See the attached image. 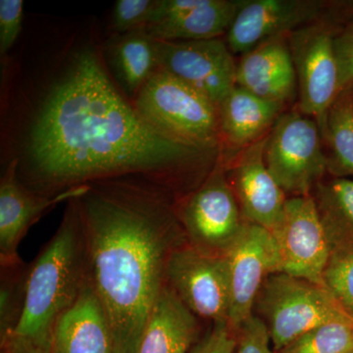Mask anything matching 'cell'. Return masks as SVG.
Here are the masks:
<instances>
[{
	"label": "cell",
	"instance_id": "ac0fdd59",
	"mask_svg": "<svg viewBox=\"0 0 353 353\" xmlns=\"http://www.w3.org/2000/svg\"><path fill=\"white\" fill-rule=\"evenodd\" d=\"M50 353H116L108 316L88 278L55 325Z\"/></svg>",
	"mask_w": 353,
	"mask_h": 353
},
{
	"label": "cell",
	"instance_id": "30bf717a",
	"mask_svg": "<svg viewBox=\"0 0 353 353\" xmlns=\"http://www.w3.org/2000/svg\"><path fill=\"white\" fill-rule=\"evenodd\" d=\"M272 234L281 272L324 285L323 274L332 250L312 194L288 199L284 219Z\"/></svg>",
	"mask_w": 353,
	"mask_h": 353
},
{
	"label": "cell",
	"instance_id": "5bb4252c",
	"mask_svg": "<svg viewBox=\"0 0 353 353\" xmlns=\"http://www.w3.org/2000/svg\"><path fill=\"white\" fill-rule=\"evenodd\" d=\"M321 8V2L314 0H246L227 32L228 48L233 54L245 55L314 23Z\"/></svg>",
	"mask_w": 353,
	"mask_h": 353
},
{
	"label": "cell",
	"instance_id": "4fadbf2b",
	"mask_svg": "<svg viewBox=\"0 0 353 353\" xmlns=\"http://www.w3.org/2000/svg\"><path fill=\"white\" fill-rule=\"evenodd\" d=\"M17 160L10 159L0 181V264L1 268L23 264L18 253L22 239L46 211L61 201L82 196L88 185L46 196L34 192L21 182Z\"/></svg>",
	"mask_w": 353,
	"mask_h": 353
},
{
	"label": "cell",
	"instance_id": "ffe728a7",
	"mask_svg": "<svg viewBox=\"0 0 353 353\" xmlns=\"http://www.w3.org/2000/svg\"><path fill=\"white\" fill-rule=\"evenodd\" d=\"M284 108L236 85L218 108L222 145L241 150L265 138Z\"/></svg>",
	"mask_w": 353,
	"mask_h": 353
},
{
	"label": "cell",
	"instance_id": "4dcf8cb0",
	"mask_svg": "<svg viewBox=\"0 0 353 353\" xmlns=\"http://www.w3.org/2000/svg\"><path fill=\"white\" fill-rule=\"evenodd\" d=\"M236 334L227 321L213 323L212 328L189 353H234Z\"/></svg>",
	"mask_w": 353,
	"mask_h": 353
},
{
	"label": "cell",
	"instance_id": "8992f818",
	"mask_svg": "<svg viewBox=\"0 0 353 353\" xmlns=\"http://www.w3.org/2000/svg\"><path fill=\"white\" fill-rule=\"evenodd\" d=\"M175 208L187 243L212 256H225L248 223L228 179L222 154L196 189L175 202Z\"/></svg>",
	"mask_w": 353,
	"mask_h": 353
},
{
	"label": "cell",
	"instance_id": "cb8c5ba5",
	"mask_svg": "<svg viewBox=\"0 0 353 353\" xmlns=\"http://www.w3.org/2000/svg\"><path fill=\"white\" fill-rule=\"evenodd\" d=\"M276 352L353 353V322L343 317L324 323Z\"/></svg>",
	"mask_w": 353,
	"mask_h": 353
},
{
	"label": "cell",
	"instance_id": "f1b7e54d",
	"mask_svg": "<svg viewBox=\"0 0 353 353\" xmlns=\"http://www.w3.org/2000/svg\"><path fill=\"white\" fill-rule=\"evenodd\" d=\"M22 0H0V55L6 57L22 31Z\"/></svg>",
	"mask_w": 353,
	"mask_h": 353
},
{
	"label": "cell",
	"instance_id": "d4e9b609",
	"mask_svg": "<svg viewBox=\"0 0 353 353\" xmlns=\"http://www.w3.org/2000/svg\"><path fill=\"white\" fill-rule=\"evenodd\" d=\"M28 266L24 263L1 268L0 285V338L13 334L22 317Z\"/></svg>",
	"mask_w": 353,
	"mask_h": 353
},
{
	"label": "cell",
	"instance_id": "2e32d148",
	"mask_svg": "<svg viewBox=\"0 0 353 353\" xmlns=\"http://www.w3.org/2000/svg\"><path fill=\"white\" fill-rule=\"evenodd\" d=\"M246 0H159L145 31L157 41L219 39Z\"/></svg>",
	"mask_w": 353,
	"mask_h": 353
},
{
	"label": "cell",
	"instance_id": "d6986e66",
	"mask_svg": "<svg viewBox=\"0 0 353 353\" xmlns=\"http://www.w3.org/2000/svg\"><path fill=\"white\" fill-rule=\"evenodd\" d=\"M197 316L165 283L141 334L137 353H189L199 341Z\"/></svg>",
	"mask_w": 353,
	"mask_h": 353
},
{
	"label": "cell",
	"instance_id": "f546056e",
	"mask_svg": "<svg viewBox=\"0 0 353 353\" xmlns=\"http://www.w3.org/2000/svg\"><path fill=\"white\" fill-rule=\"evenodd\" d=\"M334 57L339 72L340 94L353 90V25L336 32L334 39Z\"/></svg>",
	"mask_w": 353,
	"mask_h": 353
},
{
	"label": "cell",
	"instance_id": "7a4b0ae2",
	"mask_svg": "<svg viewBox=\"0 0 353 353\" xmlns=\"http://www.w3.org/2000/svg\"><path fill=\"white\" fill-rule=\"evenodd\" d=\"M88 278L112 330L116 353H137L172 252L187 243L169 190L141 178L88 183L75 199Z\"/></svg>",
	"mask_w": 353,
	"mask_h": 353
},
{
	"label": "cell",
	"instance_id": "8fae6325",
	"mask_svg": "<svg viewBox=\"0 0 353 353\" xmlns=\"http://www.w3.org/2000/svg\"><path fill=\"white\" fill-rule=\"evenodd\" d=\"M160 68L189 83L217 108L236 87V64L226 41H157Z\"/></svg>",
	"mask_w": 353,
	"mask_h": 353
},
{
	"label": "cell",
	"instance_id": "44dd1931",
	"mask_svg": "<svg viewBox=\"0 0 353 353\" xmlns=\"http://www.w3.org/2000/svg\"><path fill=\"white\" fill-rule=\"evenodd\" d=\"M104 51L120 90L130 101L159 68L155 39L145 29L114 34Z\"/></svg>",
	"mask_w": 353,
	"mask_h": 353
},
{
	"label": "cell",
	"instance_id": "6da1fadb",
	"mask_svg": "<svg viewBox=\"0 0 353 353\" xmlns=\"http://www.w3.org/2000/svg\"><path fill=\"white\" fill-rule=\"evenodd\" d=\"M25 102L11 159L26 187L46 196L134 176L169 190L210 173L222 150L192 145L146 122L94 46L67 52Z\"/></svg>",
	"mask_w": 353,
	"mask_h": 353
},
{
	"label": "cell",
	"instance_id": "7c38bea8",
	"mask_svg": "<svg viewBox=\"0 0 353 353\" xmlns=\"http://www.w3.org/2000/svg\"><path fill=\"white\" fill-rule=\"evenodd\" d=\"M231 287L230 327L240 329L253 314V306L264 281L281 272L280 255L270 231L246 223L236 243L225 254Z\"/></svg>",
	"mask_w": 353,
	"mask_h": 353
},
{
	"label": "cell",
	"instance_id": "7402d4cb",
	"mask_svg": "<svg viewBox=\"0 0 353 353\" xmlns=\"http://www.w3.org/2000/svg\"><path fill=\"white\" fill-rule=\"evenodd\" d=\"M312 196L331 250L353 245V179L322 181Z\"/></svg>",
	"mask_w": 353,
	"mask_h": 353
},
{
	"label": "cell",
	"instance_id": "3957f363",
	"mask_svg": "<svg viewBox=\"0 0 353 353\" xmlns=\"http://www.w3.org/2000/svg\"><path fill=\"white\" fill-rule=\"evenodd\" d=\"M87 279L85 236L73 199L57 233L28 266L24 309L11 334L50 352L55 325L75 303Z\"/></svg>",
	"mask_w": 353,
	"mask_h": 353
},
{
	"label": "cell",
	"instance_id": "484cf974",
	"mask_svg": "<svg viewBox=\"0 0 353 353\" xmlns=\"http://www.w3.org/2000/svg\"><path fill=\"white\" fill-rule=\"evenodd\" d=\"M323 285L353 322V245L332 250Z\"/></svg>",
	"mask_w": 353,
	"mask_h": 353
},
{
	"label": "cell",
	"instance_id": "603a6c76",
	"mask_svg": "<svg viewBox=\"0 0 353 353\" xmlns=\"http://www.w3.org/2000/svg\"><path fill=\"white\" fill-rule=\"evenodd\" d=\"M321 134L331 150L328 171L336 176H353V90L336 97L327 113Z\"/></svg>",
	"mask_w": 353,
	"mask_h": 353
},
{
	"label": "cell",
	"instance_id": "277c9868",
	"mask_svg": "<svg viewBox=\"0 0 353 353\" xmlns=\"http://www.w3.org/2000/svg\"><path fill=\"white\" fill-rule=\"evenodd\" d=\"M139 115L153 127L210 150H222L219 109L189 83L158 68L131 101Z\"/></svg>",
	"mask_w": 353,
	"mask_h": 353
},
{
	"label": "cell",
	"instance_id": "1f68e13d",
	"mask_svg": "<svg viewBox=\"0 0 353 353\" xmlns=\"http://www.w3.org/2000/svg\"><path fill=\"white\" fill-rule=\"evenodd\" d=\"M1 353H50L29 341L10 334L1 339Z\"/></svg>",
	"mask_w": 353,
	"mask_h": 353
},
{
	"label": "cell",
	"instance_id": "52a82bcc",
	"mask_svg": "<svg viewBox=\"0 0 353 353\" xmlns=\"http://www.w3.org/2000/svg\"><path fill=\"white\" fill-rule=\"evenodd\" d=\"M315 119L301 111L283 113L267 136L264 160L285 194L310 196L328 171V157Z\"/></svg>",
	"mask_w": 353,
	"mask_h": 353
},
{
	"label": "cell",
	"instance_id": "9c48e42d",
	"mask_svg": "<svg viewBox=\"0 0 353 353\" xmlns=\"http://www.w3.org/2000/svg\"><path fill=\"white\" fill-rule=\"evenodd\" d=\"M165 283L197 317L229 320L231 287L225 256L204 254L185 243L172 252Z\"/></svg>",
	"mask_w": 353,
	"mask_h": 353
},
{
	"label": "cell",
	"instance_id": "9a60e30c",
	"mask_svg": "<svg viewBox=\"0 0 353 353\" xmlns=\"http://www.w3.org/2000/svg\"><path fill=\"white\" fill-rule=\"evenodd\" d=\"M267 136L239 152L228 179L243 217L273 233L284 219L288 199L265 164Z\"/></svg>",
	"mask_w": 353,
	"mask_h": 353
},
{
	"label": "cell",
	"instance_id": "e0dca14e",
	"mask_svg": "<svg viewBox=\"0 0 353 353\" xmlns=\"http://www.w3.org/2000/svg\"><path fill=\"white\" fill-rule=\"evenodd\" d=\"M236 85L265 101L283 105L294 101L299 90L288 36L270 39L243 55L236 64Z\"/></svg>",
	"mask_w": 353,
	"mask_h": 353
},
{
	"label": "cell",
	"instance_id": "ba28073f",
	"mask_svg": "<svg viewBox=\"0 0 353 353\" xmlns=\"http://www.w3.org/2000/svg\"><path fill=\"white\" fill-rule=\"evenodd\" d=\"M336 34L327 23L314 22L288 36L296 69L299 111L315 119L320 131L330 108L340 94L334 50Z\"/></svg>",
	"mask_w": 353,
	"mask_h": 353
},
{
	"label": "cell",
	"instance_id": "4316f807",
	"mask_svg": "<svg viewBox=\"0 0 353 353\" xmlns=\"http://www.w3.org/2000/svg\"><path fill=\"white\" fill-rule=\"evenodd\" d=\"M159 0H118L111 18V30L124 34L146 29L152 22Z\"/></svg>",
	"mask_w": 353,
	"mask_h": 353
},
{
	"label": "cell",
	"instance_id": "83f0119b",
	"mask_svg": "<svg viewBox=\"0 0 353 353\" xmlns=\"http://www.w3.org/2000/svg\"><path fill=\"white\" fill-rule=\"evenodd\" d=\"M236 334L234 353H277L272 345L266 325L256 315L250 316Z\"/></svg>",
	"mask_w": 353,
	"mask_h": 353
},
{
	"label": "cell",
	"instance_id": "5b68a950",
	"mask_svg": "<svg viewBox=\"0 0 353 353\" xmlns=\"http://www.w3.org/2000/svg\"><path fill=\"white\" fill-rule=\"evenodd\" d=\"M253 314L266 325L275 352L324 323L347 317L324 285L283 272L264 281Z\"/></svg>",
	"mask_w": 353,
	"mask_h": 353
}]
</instances>
